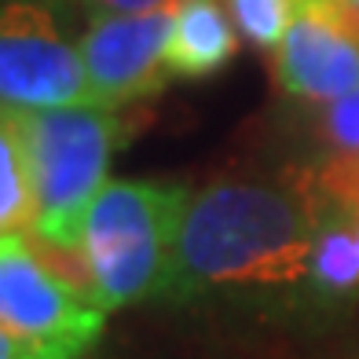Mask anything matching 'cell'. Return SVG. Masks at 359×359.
Wrapping results in <instances>:
<instances>
[{"mask_svg": "<svg viewBox=\"0 0 359 359\" xmlns=\"http://www.w3.org/2000/svg\"><path fill=\"white\" fill-rule=\"evenodd\" d=\"M308 260L312 191L304 169L283 184L220 180L191 198L161 297L191 301L224 286H304Z\"/></svg>", "mask_w": 359, "mask_h": 359, "instance_id": "obj_1", "label": "cell"}, {"mask_svg": "<svg viewBox=\"0 0 359 359\" xmlns=\"http://www.w3.org/2000/svg\"><path fill=\"white\" fill-rule=\"evenodd\" d=\"M191 187L180 180H110L85 217L81 253L103 312L161 297Z\"/></svg>", "mask_w": 359, "mask_h": 359, "instance_id": "obj_2", "label": "cell"}, {"mask_svg": "<svg viewBox=\"0 0 359 359\" xmlns=\"http://www.w3.org/2000/svg\"><path fill=\"white\" fill-rule=\"evenodd\" d=\"M29 176H34V238L48 246L81 250L85 217L110 180V158L121 125L110 107L74 103L19 114Z\"/></svg>", "mask_w": 359, "mask_h": 359, "instance_id": "obj_3", "label": "cell"}, {"mask_svg": "<svg viewBox=\"0 0 359 359\" xmlns=\"http://www.w3.org/2000/svg\"><path fill=\"white\" fill-rule=\"evenodd\" d=\"M55 0H0V110L92 103L88 74L52 11Z\"/></svg>", "mask_w": 359, "mask_h": 359, "instance_id": "obj_4", "label": "cell"}, {"mask_svg": "<svg viewBox=\"0 0 359 359\" xmlns=\"http://www.w3.org/2000/svg\"><path fill=\"white\" fill-rule=\"evenodd\" d=\"M107 312L48 264L26 235H0V330L70 355H85L103 334Z\"/></svg>", "mask_w": 359, "mask_h": 359, "instance_id": "obj_5", "label": "cell"}, {"mask_svg": "<svg viewBox=\"0 0 359 359\" xmlns=\"http://www.w3.org/2000/svg\"><path fill=\"white\" fill-rule=\"evenodd\" d=\"M172 8L95 15L81 34V59L88 74V92L95 107H121L169 85L165 44L172 29Z\"/></svg>", "mask_w": 359, "mask_h": 359, "instance_id": "obj_6", "label": "cell"}, {"mask_svg": "<svg viewBox=\"0 0 359 359\" xmlns=\"http://www.w3.org/2000/svg\"><path fill=\"white\" fill-rule=\"evenodd\" d=\"M275 81L301 103L326 107L359 88V37L330 11L304 4L275 48Z\"/></svg>", "mask_w": 359, "mask_h": 359, "instance_id": "obj_7", "label": "cell"}, {"mask_svg": "<svg viewBox=\"0 0 359 359\" xmlns=\"http://www.w3.org/2000/svg\"><path fill=\"white\" fill-rule=\"evenodd\" d=\"M238 52V29L224 0H176L165 44V70L176 81H205Z\"/></svg>", "mask_w": 359, "mask_h": 359, "instance_id": "obj_8", "label": "cell"}, {"mask_svg": "<svg viewBox=\"0 0 359 359\" xmlns=\"http://www.w3.org/2000/svg\"><path fill=\"white\" fill-rule=\"evenodd\" d=\"M37 217L34 176L15 110H0V235H29Z\"/></svg>", "mask_w": 359, "mask_h": 359, "instance_id": "obj_9", "label": "cell"}, {"mask_svg": "<svg viewBox=\"0 0 359 359\" xmlns=\"http://www.w3.org/2000/svg\"><path fill=\"white\" fill-rule=\"evenodd\" d=\"M227 15L242 37L253 48H279V41L286 37L290 22L297 19L301 0H224Z\"/></svg>", "mask_w": 359, "mask_h": 359, "instance_id": "obj_10", "label": "cell"}, {"mask_svg": "<svg viewBox=\"0 0 359 359\" xmlns=\"http://www.w3.org/2000/svg\"><path fill=\"white\" fill-rule=\"evenodd\" d=\"M316 136L326 147V158H359V88L319 110Z\"/></svg>", "mask_w": 359, "mask_h": 359, "instance_id": "obj_11", "label": "cell"}, {"mask_svg": "<svg viewBox=\"0 0 359 359\" xmlns=\"http://www.w3.org/2000/svg\"><path fill=\"white\" fill-rule=\"evenodd\" d=\"M55 4H70L77 11L95 15H121V11H151V8H169L176 0H55Z\"/></svg>", "mask_w": 359, "mask_h": 359, "instance_id": "obj_12", "label": "cell"}, {"mask_svg": "<svg viewBox=\"0 0 359 359\" xmlns=\"http://www.w3.org/2000/svg\"><path fill=\"white\" fill-rule=\"evenodd\" d=\"M0 359H77L62 348H48L37 345V341H26V337H15L8 330H0Z\"/></svg>", "mask_w": 359, "mask_h": 359, "instance_id": "obj_13", "label": "cell"}, {"mask_svg": "<svg viewBox=\"0 0 359 359\" xmlns=\"http://www.w3.org/2000/svg\"><path fill=\"white\" fill-rule=\"evenodd\" d=\"M308 4L330 11L352 37H359V0H308ZM301 8H304V4H301Z\"/></svg>", "mask_w": 359, "mask_h": 359, "instance_id": "obj_14", "label": "cell"}, {"mask_svg": "<svg viewBox=\"0 0 359 359\" xmlns=\"http://www.w3.org/2000/svg\"><path fill=\"white\" fill-rule=\"evenodd\" d=\"M301 4H308V0H301Z\"/></svg>", "mask_w": 359, "mask_h": 359, "instance_id": "obj_15", "label": "cell"}]
</instances>
